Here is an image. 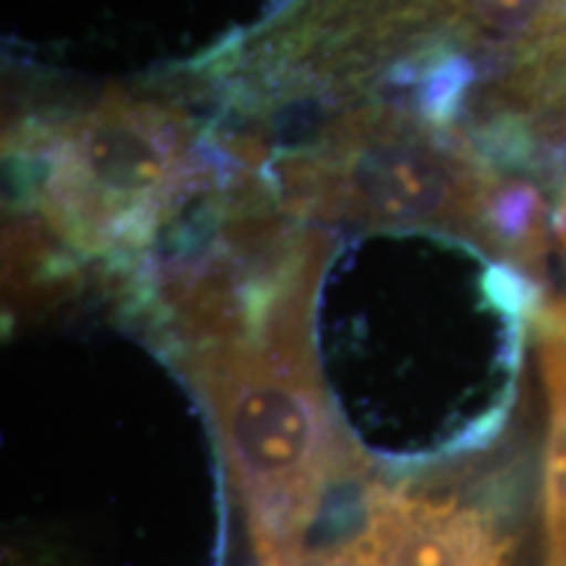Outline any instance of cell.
Segmentation results:
<instances>
[{
  "label": "cell",
  "instance_id": "7a4b0ae2",
  "mask_svg": "<svg viewBox=\"0 0 566 566\" xmlns=\"http://www.w3.org/2000/svg\"><path fill=\"white\" fill-rule=\"evenodd\" d=\"M179 139L163 113L111 108L92 113L63 137L53 197L76 231L95 239L132 231L179 187Z\"/></svg>",
  "mask_w": 566,
  "mask_h": 566
},
{
  "label": "cell",
  "instance_id": "277c9868",
  "mask_svg": "<svg viewBox=\"0 0 566 566\" xmlns=\"http://www.w3.org/2000/svg\"><path fill=\"white\" fill-rule=\"evenodd\" d=\"M535 344L548 399L543 451V566H566V296L535 310Z\"/></svg>",
  "mask_w": 566,
  "mask_h": 566
},
{
  "label": "cell",
  "instance_id": "6da1fadb",
  "mask_svg": "<svg viewBox=\"0 0 566 566\" xmlns=\"http://www.w3.org/2000/svg\"><path fill=\"white\" fill-rule=\"evenodd\" d=\"M317 260L304 247L268 273L192 289L181 323L197 386L260 566H317V530L357 472L338 433L310 336Z\"/></svg>",
  "mask_w": 566,
  "mask_h": 566
},
{
  "label": "cell",
  "instance_id": "3957f363",
  "mask_svg": "<svg viewBox=\"0 0 566 566\" xmlns=\"http://www.w3.org/2000/svg\"><path fill=\"white\" fill-rule=\"evenodd\" d=\"M317 566H512V537L483 501L375 485Z\"/></svg>",
  "mask_w": 566,
  "mask_h": 566
}]
</instances>
